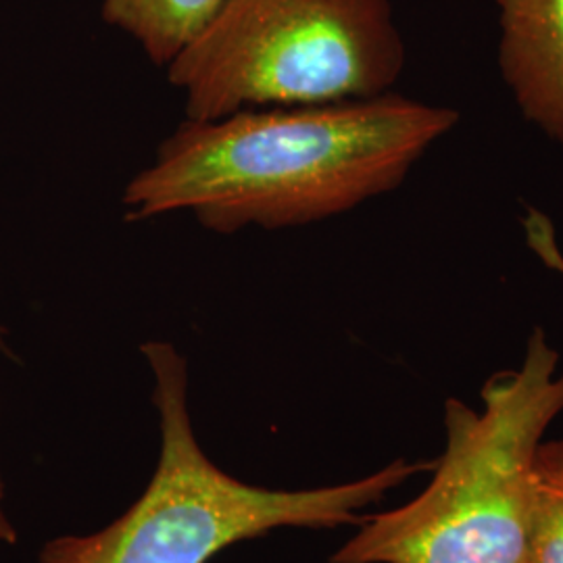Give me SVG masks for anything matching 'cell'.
Returning <instances> with one entry per match:
<instances>
[{
	"mask_svg": "<svg viewBox=\"0 0 563 563\" xmlns=\"http://www.w3.org/2000/svg\"><path fill=\"white\" fill-rule=\"evenodd\" d=\"M457 121L395 90L184 120L123 186V220L190 213L220 236L325 222L397 190Z\"/></svg>",
	"mask_w": 563,
	"mask_h": 563,
	"instance_id": "cell-1",
	"label": "cell"
},
{
	"mask_svg": "<svg viewBox=\"0 0 563 563\" xmlns=\"http://www.w3.org/2000/svg\"><path fill=\"white\" fill-rule=\"evenodd\" d=\"M558 367V349L534 328L522 365L484 383L481 411L449 397L428 486L367 516L330 563H528L534 455L563 413Z\"/></svg>",
	"mask_w": 563,
	"mask_h": 563,
	"instance_id": "cell-2",
	"label": "cell"
},
{
	"mask_svg": "<svg viewBox=\"0 0 563 563\" xmlns=\"http://www.w3.org/2000/svg\"><path fill=\"white\" fill-rule=\"evenodd\" d=\"M141 353L153 374L162 453L142 493L115 522L92 534L44 544L41 563H207L232 544L276 528L332 530L360 526L363 509L434 462L388 463L353 481L309 490H272L242 483L211 462L188 409V362L172 342L148 341Z\"/></svg>",
	"mask_w": 563,
	"mask_h": 563,
	"instance_id": "cell-3",
	"label": "cell"
},
{
	"mask_svg": "<svg viewBox=\"0 0 563 563\" xmlns=\"http://www.w3.org/2000/svg\"><path fill=\"white\" fill-rule=\"evenodd\" d=\"M390 0H223L167 69L186 120L380 97L405 69Z\"/></svg>",
	"mask_w": 563,
	"mask_h": 563,
	"instance_id": "cell-4",
	"label": "cell"
},
{
	"mask_svg": "<svg viewBox=\"0 0 563 563\" xmlns=\"http://www.w3.org/2000/svg\"><path fill=\"white\" fill-rule=\"evenodd\" d=\"M497 63L523 120L563 146V0H497Z\"/></svg>",
	"mask_w": 563,
	"mask_h": 563,
	"instance_id": "cell-5",
	"label": "cell"
},
{
	"mask_svg": "<svg viewBox=\"0 0 563 563\" xmlns=\"http://www.w3.org/2000/svg\"><path fill=\"white\" fill-rule=\"evenodd\" d=\"M223 0H102L107 25L139 42L157 67H167L201 34Z\"/></svg>",
	"mask_w": 563,
	"mask_h": 563,
	"instance_id": "cell-6",
	"label": "cell"
},
{
	"mask_svg": "<svg viewBox=\"0 0 563 563\" xmlns=\"http://www.w3.org/2000/svg\"><path fill=\"white\" fill-rule=\"evenodd\" d=\"M528 563H563V441H543L534 455Z\"/></svg>",
	"mask_w": 563,
	"mask_h": 563,
	"instance_id": "cell-7",
	"label": "cell"
},
{
	"mask_svg": "<svg viewBox=\"0 0 563 563\" xmlns=\"http://www.w3.org/2000/svg\"><path fill=\"white\" fill-rule=\"evenodd\" d=\"M526 230H528V242L537 251V255L547 265H551L553 269H558L560 274H563L562 251L555 244L553 228H551V223L547 222V218L541 216V213H537V211H530L528 220H526Z\"/></svg>",
	"mask_w": 563,
	"mask_h": 563,
	"instance_id": "cell-8",
	"label": "cell"
},
{
	"mask_svg": "<svg viewBox=\"0 0 563 563\" xmlns=\"http://www.w3.org/2000/svg\"><path fill=\"white\" fill-rule=\"evenodd\" d=\"M18 526L11 520L9 511H7V486L4 478L0 474V543L15 544L18 543Z\"/></svg>",
	"mask_w": 563,
	"mask_h": 563,
	"instance_id": "cell-9",
	"label": "cell"
},
{
	"mask_svg": "<svg viewBox=\"0 0 563 563\" xmlns=\"http://www.w3.org/2000/svg\"><path fill=\"white\" fill-rule=\"evenodd\" d=\"M0 355H11V344H9V330L7 325L0 322Z\"/></svg>",
	"mask_w": 563,
	"mask_h": 563,
	"instance_id": "cell-10",
	"label": "cell"
}]
</instances>
